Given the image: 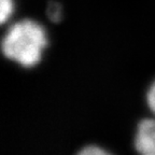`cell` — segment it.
Masks as SVG:
<instances>
[{
    "label": "cell",
    "mask_w": 155,
    "mask_h": 155,
    "mask_svg": "<svg viewBox=\"0 0 155 155\" xmlns=\"http://www.w3.org/2000/svg\"><path fill=\"white\" fill-rule=\"evenodd\" d=\"M50 11H51V18H53V19H56V18H58L59 17V7H54V5H52V8L50 9Z\"/></svg>",
    "instance_id": "cell-6"
},
{
    "label": "cell",
    "mask_w": 155,
    "mask_h": 155,
    "mask_svg": "<svg viewBox=\"0 0 155 155\" xmlns=\"http://www.w3.org/2000/svg\"><path fill=\"white\" fill-rule=\"evenodd\" d=\"M136 150L144 155H155V120H143L135 139Z\"/></svg>",
    "instance_id": "cell-2"
},
{
    "label": "cell",
    "mask_w": 155,
    "mask_h": 155,
    "mask_svg": "<svg viewBox=\"0 0 155 155\" xmlns=\"http://www.w3.org/2000/svg\"><path fill=\"white\" fill-rule=\"evenodd\" d=\"M13 12L12 0H0V21L2 24L7 22Z\"/></svg>",
    "instance_id": "cell-3"
},
{
    "label": "cell",
    "mask_w": 155,
    "mask_h": 155,
    "mask_svg": "<svg viewBox=\"0 0 155 155\" xmlns=\"http://www.w3.org/2000/svg\"><path fill=\"white\" fill-rule=\"evenodd\" d=\"M147 100H148L149 108L152 110V112L155 114V82L150 87V90L147 95Z\"/></svg>",
    "instance_id": "cell-5"
},
{
    "label": "cell",
    "mask_w": 155,
    "mask_h": 155,
    "mask_svg": "<svg viewBox=\"0 0 155 155\" xmlns=\"http://www.w3.org/2000/svg\"><path fill=\"white\" fill-rule=\"evenodd\" d=\"M48 44L43 27L31 19H24L10 27L2 40V53L23 67H34L41 61Z\"/></svg>",
    "instance_id": "cell-1"
},
{
    "label": "cell",
    "mask_w": 155,
    "mask_h": 155,
    "mask_svg": "<svg viewBox=\"0 0 155 155\" xmlns=\"http://www.w3.org/2000/svg\"><path fill=\"white\" fill-rule=\"evenodd\" d=\"M80 154L82 155H99V154H108L106 150L96 147V145H87L84 149L80 151Z\"/></svg>",
    "instance_id": "cell-4"
}]
</instances>
